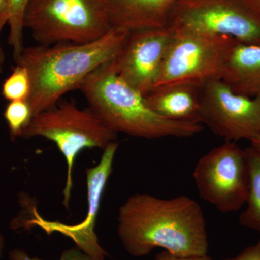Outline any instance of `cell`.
<instances>
[{"label":"cell","instance_id":"obj_19","mask_svg":"<svg viewBox=\"0 0 260 260\" xmlns=\"http://www.w3.org/2000/svg\"><path fill=\"white\" fill-rule=\"evenodd\" d=\"M9 260H44L37 256H31L28 253L21 249H14L10 251L8 255ZM59 260H100L93 256L89 255L79 248H70L65 249L61 253Z\"/></svg>","mask_w":260,"mask_h":260},{"label":"cell","instance_id":"obj_8","mask_svg":"<svg viewBox=\"0 0 260 260\" xmlns=\"http://www.w3.org/2000/svg\"><path fill=\"white\" fill-rule=\"evenodd\" d=\"M193 178L200 198L223 213L246 204L249 169L244 150L227 142L210 150L195 166Z\"/></svg>","mask_w":260,"mask_h":260},{"label":"cell","instance_id":"obj_12","mask_svg":"<svg viewBox=\"0 0 260 260\" xmlns=\"http://www.w3.org/2000/svg\"><path fill=\"white\" fill-rule=\"evenodd\" d=\"M112 28L129 32L164 28L179 0H104Z\"/></svg>","mask_w":260,"mask_h":260},{"label":"cell","instance_id":"obj_13","mask_svg":"<svg viewBox=\"0 0 260 260\" xmlns=\"http://www.w3.org/2000/svg\"><path fill=\"white\" fill-rule=\"evenodd\" d=\"M202 85L191 82L159 85L145 95V101L153 112L165 119L201 124Z\"/></svg>","mask_w":260,"mask_h":260},{"label":"cell","instance_id":"obj_3","mask_svg":"<svg viewBox=\"0 0 260 260\" xmlns=\"http://www.w3.org/2000/svg\"><path fill=\"white\" fill-rule=\"evenodd\" d=\"M112 61L92 72L78 88L109 129L148 140L189 138L203 131L199 123L169 120L153 112L145 95L118 75Z\"/></svg>","mask_w":260,"mask_h":260},{"label":"cell","instance_id":"obj_18","mask_svg":"<svg viewBox=\"0 0 260 260\" xmlns=\"http://www.w3.org/2000/svg\"><path fill=\"white\" fill-rule=\"evenodd\" d=\"M4 117L8 128L10 138L15 140L21 138L22 133L28 126L32 118L31 110L26 100L10 102L5 108Z\"/></svg>","mask_w":260,"mask_h":260},{"label":"cell","instance_id":"obj_10","mask_svg":"<svg viewBox=\"0 0 260 260\" xmlns=\"http://www.w3.org/2000/svg\"><path fill=\"white\" fill-rule=\"evenodd\" d=\"M174 32L169 25L129 32L120 53L112 61L116 73L146 95L155 87Z\"/></svg>","mask_w":260,"mask_h":260},{"label":"cell","instance_id":"obj_23","mask_svg":"<svg viewBox=\"0 0 260 260\" xmlns=\"http://www.w3.org/2000/svg\"><path fill=\"white\" fill-rule=\"evenodd\" d=\"M8 24L6 22L2 21L0 20V36H1L2 30L4 28L5 25ZM5 62V55L4 50H3V47H2L1 43H0V73L3 72V66H4Z\"/></svg>","mask_w":260,"mask_h":260},{"label":"cell","instance_id":"obj_4","mask_svg":"<svg viewBox=\"0 0 260 260\" xmlns=\"http://www.w3.org/2000/svg\"><path fill=\"white\" fill-rule=\"evenodd\" d=\"M42 137L55 143L67 162L62 204L70 210L73 187V168L78 154L85 148L104 150L116 141L117 134L109 129L90 109H80L74 102H61L32 116L21 138Z\"/></svg>","mask_w":260,"mask_h":260},{"label":"cell","instance_id":"obj_17","mask_svg":"<svg viewBox=\"0 0 260 260\" xmlns=\"http://www.w3.org/2000/svg\"><path fill=\"white\" fill-rule=\"evenodd\" d=\"M30 92V79L28 70L22 65L16 64L11 74L2 85V94L8 102L26 100Z\"/></svg>","mask_w":260,"mask_h":260},{"label":"cell","instance_id":"obj_16","mask_svg":"<svg viewBox=\"0 0 260 260\" xmlns=\"http://www.w3.org/2000/svg\"><path fill=\"white\" fill-rule=\"evenodd\" d=\"M30 0H9L8 25L10 27L8 43L13 50V57L16 60L24 48L23 30L25 10Z\"/></svg>","mask_w":260,"mask_h":260},{"label":"cell","instance_id":"obj_6","mask_svg":"<svg viewBox=\"0 0 260 260\" xmlns=\"http://www.w3.org/2000/svg\"><path fill=\"white\" fill-rule=\"evenodd\" d=\"M168 25L260 44V0H179Z\"/></svg>","mask_w":260,"mask_h":260},{"label":"cell","instance_id":"obj_2","mask_svg":"<svg viewBox=\"0 0 260 260\" xmlns=\"http://www.w3.org/2000/svg\"><path fill=\"white\" fill-rule=\"evenodd\" d=\"M129 34L122 29L112 28L95 42L24 48L15 61L25 67L30 76L27 102L32 117L55 107L63 95L78 89L92 72L115 59Z\"/></svg>","mask_w":260,"mask_h":260},{"label":"cell","instance_id":"obj_24","mask_svg":"<svg viewBox=\"0 0 260 260\" xmlns=\"http://www.w3.org/2000/svg\"><path fill=\"white\" fill-rule=\"evenodd\" d=\"M251 146H252L253 148H255L256 150L260 153V138L259 139L254 140V141L251 142Z\"/></svg>","mask_w":260,"mask_h":260},{"label":"cell","instance_id":"obj_9","mask_svg":"<svg viewBox=\"0 0 260 260\" xmlns=\"http://www.w3.org/2000/svg\"><path fill=\"white\" fill-rule=\"evenodd\" d=\"M200 121L227 142L260 138V96L234 93L220 78L202 85Z\"/></svg>","mask_w":260,"mask_h":260},{"label":"cell","instance_id":"obj_11","mask_svg":"<svg viewBox=\"0 0 260 260\" xmlns=\"http://www.w3.org/2000/svg\"><path fill=\"white\" fill-rule=\"evenodd\" d=\"M119 144L114 141L104 149L100 161L96 166L87 168V191H88V213L83 221L75 225H66L57 221H49L35 213L36 218L30 224L42 228L48 234L60 233L70 238L79 248L89 255L98 259L105 260L109 254L99 244L95 232L101 202L108 181L112 175L113 165Z\"/></svg>","mask_w":260,"mask_h":260},{"label":"cell","instance_id":"obj_7","mask_svg":"<svg viewBox=\"0 0 260 260\" xmlns=\"http://www.w3.org/2000/svg\"><path fill=\"white\" fill-rule=\"evenodd\" d=\"M174 30L155 87L181 82L203 84L215 78L220 79L237 40L227 36L184 29Z\"/></svg>","mask_w":260,"mask_h":260},{"label":"cell","instance_id":"obj_21","mask_svg":"<svg viewBox=\"0 0 260 260\" xmlns=\"http://www.w3.org/2000/svg\"><path fill=\"white\" fill-rule=\"evenodd\" d=\"M153 260H213L208 254L201 256H179L162 250L156 254Z\"/></svg>","mask_w":260,"mask_h":260},{"label":"cell","instance_id":"obj_5","mask_svg":"<svg viewBox=\"0 0 260 260\" xmlns=\"http://www.w3.org/2000/svg\"><path fill=\"white\" fill-rule=\"evenodd\" d=\"M24 27L44 46L95 42L112 28L104 0H30Z\"/></svg>","mask_w":260,"mask_h":260},{"label":"cell","instance_id":"obj_20","mask_svg":"<svg viewBox=\"0 0 260 260\" xmlns=\"http://www.w3.org/2000/svg\"><path fill=\"white\" fill-rule=\"evenodd\" d=\"M224 260H260V239L256 244L247 246L237 256Z\"/></svg>","mask_w":260,"mask_h":260},{"label":"cell","instance_id":"obj_1","mask_svg":"<svg viewBox=\"0 0 260 260\" xmlns=\"http://www.w3.org/2000/svg\"><path fill=\"white\" fill-rule=\"evenodd\" d=\"M117 220L121 244L135 257L148 255L156 248L179 256L208 254L204 213L189 197L162 199L138 193L119 207Z\"/></svg>","mask_w":260,"mask_h":260},{"label":"cell","instance_id":"obj_15","mask_svg":"<svg viewBox=\"0 0 260 260\" xmlns=\"http://www.w3.org/2000/svg\"><path fill=\"white\" fill-rule=\"evenodd\" d=\"M249 169L246 210L239 216L242 226L260 233V153L252 146L244 149Z\"/></svg>","mask_w":260,"mask_h":260},{"label":"cell","instance_id":"obj_14","mask_svg":"<svg viewBox=\"0 0 260 260\" xmlns=\"http://www.w3.org/2000/svg\"><path fill=\"white\" fill-rule=\"evenodd\" d=\"M220 79L234 93L250 98L260 96V44L236 41Z\"/></svg>","mask_w":260,"mask_h":260},{"label":"cell","instance_id":"obj_25","mask_svg":"<svg viewBox=\"0 0 260 260\" xmlns=\"http://www.w3.org/2000/svg\"><path fill=\"white\" fill-rule=\"evenodd\" d=\"M3 247H4V238L0 234V257H1L2 252H3Z\"/></svg>","mask_w":260,"mask_h":260},{"label":"cell","instance_id":"obj_22","mask_svg":"<svg viewBox=\"0 0 260 260\" xmlns=\"http://www.w3.org/2000/svg\"><path fill=\"white\" fill-rule=\"evenodd\" d=\"M9 0H0V20L8 23Z\"/></svg>","mask_w":260,"mask_h":260}]
</instances>
